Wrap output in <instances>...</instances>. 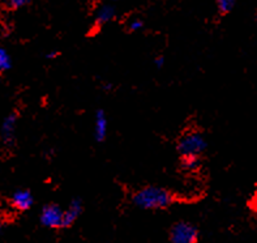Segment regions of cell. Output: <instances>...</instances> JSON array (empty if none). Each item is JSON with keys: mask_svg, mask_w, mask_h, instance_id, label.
I'll return each mask as SVG.
<instances>
[{"mask_svg": "<svg viewBox=\"0 0 257 243\" xmlns=\"http://www.w3.org/2000/svg\"><path fill=\"white\" fill-rule=\"evenodd\" d=\"M132 201L143 211H162L173 204L174 196L166 188L147 186L135 192Z\"/></svg>", "mask_w": 257, "mask_h": 243, "instance_id": "1", "label": "cell"}, {"mask_svg": "<svg viewBox=\"0 0 257 243\" xmlns=\"http://www.w3.org/2000/svg\"><path fill=\"white\" fill-rule=\"evenodd\" d=\"M206 148H208L206 139L199 131H189V132L184 133L176 145V150L180 156H187V154L200 156L205 152Z\"/></svg>", "mask_w": 257, "mask_h": 243, "instance_id": "2", "label": "cell"}, {"mask_svg": "<svg viewBox=\"0 0 257 243\" xmlns=\"http://www.w3.org/2000/svg\"><path fill=\"white\" fill-rule=\"evenodd\" d=\"M170 240L173 243H195L199 240V230L188 221H179L170 229Z\"/></svg>", "mask_w": 257, "mask_h": 243, "instance_id": "3", "label": "cell"}, {"mask_svg": "<svg viewBox=\"0 0 257 243\" xmlns=\"http://www.w3.org/2000/svg\"><path fill=\"white\" fill-rule=\"evenodd\" d=\"M39 222L49 229H62L63 211L58 204H46L39 214Z\"/></svg>", "mask_w": 257, "mask_h": 243, "instance_id": "4", "label": "cell"}, {"mask_svg": "<svg viewBox=\"0 0 257 243\" xmlns=\"http://www.w3.org/2000/svg\"><path fill=\"white\" fill-rule=\"evenodd\" d=\"M82 201L81 199H72V201L69 203L68 208L63 211V224L62 229H67V227H71L72 225L75 224L76 220H77L82 213Z\"/></svg>", "mask_w": 257, "mask_h": 243, "instance_id": "5", "label": "cell"}, {"mask_svg": "<svg viewBox=\"0 0 257 243\" xmlns=\"http://www.w3.org/2000/svg\"><path fill=\"white\" fill-rule=\"evenodd\" d=\"M34 204V198L29 190H19L12 195V205L17 211H29Z\"/></svg>", "mask_w": 257, "mask_h": 243, "instance_id": "6", "label": "cell"}, {"mask_svg": "<svg viewBox=\"0 0 257 243\" xmlns=\"http://www.w3.org/2000/svg\"><path fill=\"white\" fill-rule=\"evenodd\" d=\"M108 132V119L103 110H97L94 119V139L98 143L104 141Z\"/></svg>", "mask_w": 257, "mask_h": 243, "instance_id": "7", "label": "cell"}, {"mask_svg": "<svg viewBox=\"0 0 257 243\" xmlns=\"http://www.w3.org/2000/svg\"><path fill=\"white\" fill-rule=\"evenodd\" d=\"M16 124H17V115L16 114H10L8 117L4 119L2 124V139L6 144L11 145L15 141V132H16Z\"/></svg>", "mask_w": 257, "mask_h": 243, "instance_id": "8", "label": "cell"}, {"mask_svg": "<svg viewBox=\"0 0 257 243\" xmlns=\"http://www.w3.org/2000/svg\"><path fill=\"white\" fill-rule=\"evenodd\" d=\"M116 11L111 4H103L97 10L94 16V25L97 28H102L103 25L108 24L115 19Z\"/></svg>", "mask_w": 257, "mask_h": 243, "instance_id": "9", "label": "cell"}, {"mask_svg": "<svg viewBox=\"0 0 257 243\" xmlns=\"http://www.w3.org/2000/svg\"><path fill=\"white\" fill-rule=\"evenodd\" d=\"M201 165V159L200 156L196 154H187V156H180V166L184 172L193 173Z\"/></svg>", "mask_w": 257, "mask_h": 243, "instance_id": "10", "label": "cell"}, {"mask_svg": "<svg viewBox=\"0 0 257 243\" xmlns=\"http://www.w3.org/2000/svg\"><path fill=\"white\" fill-rule=\"evenodd\" d=\"M11 67H12V60H11L10 54L0 46V72L8 71Z\"/></svg>", "mask_w": 257, "mask_h": 243, "instance_id": "11", "label": "cell"}, {"mask_svg": "<svg viewBox=\"0 0 257 243\" xmlns=\"http://www.w3.org/2000/svg\"><path fill=\"white\" fill-rule=\"evenodd\" d=\"M235 4H236V0H217V8L222 15H227L231 12Z\"/></svg>", "mask_w": 257, "mask_h": 243, "instance_id": "12", "label": "cell"}, {"mask_svg": "<svg viewBox=\"0 0 257 243\" xmlns=\"http://www.w3.org/2000/svg\"><path fill=\"white\" fill-rule=\"evenodd\" d=\"M144 28V21L140 19H135L132 20L130 23V25H128V29H130V32H139V30H141Z\"/></svg>", "mask_w": 257, "mask_h": 243, "instance_id": "13", "label": "cell"}, {"mask_svg": "<svg viewBox=\"0 0 257 243\" xmlns=\"http://www.w3.org/2000/svg\"><path fill=\"white\" fill-rule=\"evenodd\" d=\"M30 0H8V6L13 10H17V8H21V7L29 4Z\"/></svg>", "mask_w": 257, "mask_h": 243, "instance_id": "14", "label": "cell"}, {"mask_svg": "<svg viewBox=\"0 0 257 243\" xmlns=\"http://www.w3.org/2000/svg\"><path fill=\"white\" fill-rule=\"evenodd\" d=\"M154 65H156L157 68H162L163 65H165V56H157V58L154 59Z\"/></svg>", "mask_w": 257, "mask_h": 243, "instance_id": "15", "label": "cell"}, {"mask_svg": "<svg viewBox=\"0 0 257 243\" xmlns=\"http://www.w3.org/2000/svg\"><path fill=\"white\" fill-rule=\"evenodd\" d=\"M58 55H59V52L56 51V50H55V51H50V52H47V54H46V58L50 59V60H52V59H55L56 56H58Z\"/></svg>", "mask_w": 257, "mask_h": 243, "instance_id": "16", "label": "cell"}, {"mask_svg": "<svg viewBox=\"0 0 257 243\" xmlns=\"http://www.w3.org/2000/svg\"><path fill=\"white\" fill-rule=\"evenodd\" d=\"M103 89H104V91H108V89H111V84L103 85Z\"/></svg>", "mask_w": 257, "mask_h": 243, "instance_id": "17", "label": "cell"}, {"mask_svg": "<svg viewBox=\"0 0 257 243\" xmlns=\"http://www.w3.org/2000/svg\"><path fill=\"white\" fill-rule=\"evenodd\" d=\"M2 230H3V226H2V225H0V233H2Z\"/></svg>", "mask_w": 257, "mask_h": 243, "instance_id": "18", "label": "cell"}, {"mask_svg": "<svg viewBox=\"0 0 257 243\" xmlns=\"http://www.w3.org/2000/svg\"><path fill=\"white\" fill-rule=\"evenodd\" d=\"M111 2H117V0H111Z\"/></svg>", "mask_w": 257, "mask_h": 243, "instance_id": "19", "label": "cell"}, {"mask_svg": "<svg viewBox=\"0 0 257 243\" xmlns=\"http://www.w3.org/2000/svg\"><path fill=\"white\" fill-rule=\"evenodd\" d=\"M256 24H257V15H256Z\"/></svg>", "mask_w": 257, "mask_h": 243, "instance_id": "20", "label": "cell"}]
</instances>
